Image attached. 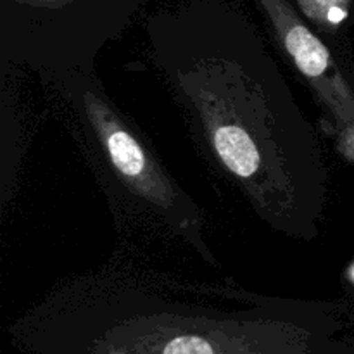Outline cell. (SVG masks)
<instances>
[{
	"instance_id": "4",
	"label": "cell",
	"mask_w": 354,
	"mask_h": 354,
	"mask_svg": "<svg viewBox=\"0 0 354 354\" xmlns=\"http://www.w3.org/2000/svg\"><path fill=\"white\" fill-rule=\"evenodd\" d=\"M287 57L322 107L327 131L354 162V88L330 48L306 26L289 0H258Z\"/></svg>"
},
{
	"instance_id": "1",
	"label": "cell",
	"mask_w": 354,
	"mask_h": 354,
	"mask_svg": "<svg viewBox=\"0 0 354 354\" xmlns=\"http://www.w3.org/2000/svg\"><path fill=\"white\" fill-rule=\"evenodd\" d=\"M154 59L211 166L272 230L315 241L328 192L324 147L268 52L194 41L158 45Z\"/></svg>"
},
{
	"instance_id": "3",
	"label": "cell",
	"mask_w": 354,
	"mask_h": 354,
	"mask_svg": "<svg viewBox=\"0 0 354 354\" xmlns=\"http://www.w3.org/2000/svg\"><path fill=\"white\" fill-rule=\"evenodd\" d=\"M41 82L55 90L69 109L83 145L113 197L161 220L201 258L214 263L204 241L201 209L168 175L137 124L107 95L95 71L45 76Z\"/></svg>"
},
{
	"instance_id": "6",
	"label": "cell",
	"mask_w": 354,
	"mask_h": 354,
	"mask_svg": "<svg viewBox=\"0 0 354 354\" xmlns=\"http://www.w3.org/2000/svg\"><path fill=\"white\" fill-rule=\"evenodd\" d=\"M80 2L83 0H14L16 6L30 10H41V12H61Z\"/></svg>"
},
{
	"instance_id": "2",
	"label": "cell",
	"mask_w": 354,
	"mask_h": 354,
	"mask_svg": "<svg viewBox=\"0 0 354 354\" xmlns=\"http://www.w3.org/2000/svg\"><path fill=\"white\" fill-rule=\"evenodd\" d=\"M12 334L28 354H335L337 344L322 301L131 275L61 289Z\"/></svg>"
},
{
	"instance_id": "5",
	"label": "cell",
	"mask_w": 354,
	"mask_h": 354,
	"mask_svg": "<svg viewBox=\"0 0 354 354\" xmlns=\"http://www.w3.org/2000/svg\"><path fill=\"white\" fill-rule=\"evenodd\" d=\"M349 0H299L301 9L317 23L339 24L348 16Z\"/></svg>"
},
{
	"instance_id": "7",
	"label": "cell",
	"mask_w": 354,
	"mask_h": 354,
	"mask_svg": "<svg viewBox=\"0 0 354 354\" xmlns=\"http://www.w3.org/2000/svg\"><path fill=\"white\" fill-rule=\"evenodd\" d=\"M349 279H351V282L354 283V265L349 268Z\"/></svg>"
}]
</instances>
